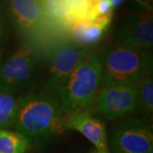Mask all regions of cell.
<instances>
[{
    "mask_svg": "<svg viewBox=\"0 0 153 153\" xmlns=\"http://www.w3.org/2000/svg\"><path fill=\"white\" fill-rule=\"evenodd\" d=\"M101 87L98 55L90 52L60 86L51 94L59 101L64 114L88 111Z\"/></svg>",
    "mask_w": 153,
    "mask_h": 153,
    "instance_id": "3957f363",
    "label": "cell"
},
{
    "mask_svg": "<svg viewBox=\"0 0 153 153\" xmlns=\"http://www.w3.org/2000/svg\"><path fill=\"white\" fill-rule=\"evenodd\" d=\"M111 145L115 153H153L152 128L138 118H127L113 128Z\"/></svg>",
    "mask_w": 153,
    "mask_h": 153,
    "instance_id": "8992f818",
    "label": "cell"
},
{
    "mask_svg": "<svg viewBox=\"0 0 153 153\" xmlns=\"http://www.w3.org/2000/svg\"><path fill=\"white\" fill-rule=\"evenodd\" d=\"M4 3L9 22L25 42H34L48 27L38 0H4Z\"/></svg>",
    "mask_w": 153,
    "mask_h": 153,
    "instance_id": "5b68a950",
    "label": "cell"
},
{
    "mask_svg": "<svg viewBox=\"0 0 153 153\" xmlns=\"http://www.w3.org/2000/svg\"><path fill=\"white\" fill-rule=\"evenodd\" d=\"M142 3H144V4H149L150 3V1H152V0H140Z\"/></svg>",
    "mask_w": 153,
    "mask_h": 153,
    "instance_id": "ffe728a7",
    "label": "cell"
},
{
    "mask_svg": "<svg viewBox=\"0 0 153 153\" xmlns=\"http://www.w3.org/2000/svg\"><path fill=\"white\" fill-rule=\"evenodd\" d=\"M90 52L88 47L77 45L71 40L58 46L49 57V76L44 90L51 93L60 86Z\"/></svg>",
    "mask_w": 153,
    "mask_h": 153,
    "instance_id": "52a82bcc",
    "label": "cell"
},
{
    "mask_svg": "<svg viewBox=\"0 0 153 153\" xmlns=\"http://www.w3.org/2000/svg\"><path fill=\"white\" fill-rule=\"evenodd\" d=\"M112 15L96 17L94 20H79L69 28V37L74 44L88 47L100 41L109 28Z\"/></svg>",
    "mask_w": 153,
    "mask_h": 153,
    "instance_id": "8fae6325",
    "label": "cell"
},
{
    "mask_svg": "<svg viewBox=\"0 0 153 153\" xmlns=\"http://www.w3.org/2000/svg\"><path fill=\"white\" fill-rule=\"evenodd\" d=\"M88 153H100V152H99L97 149H95V148H94V149H93L90 152H88Z\"/></svg>",
    "mask_w": 153,
    "mask_h": 153,
    "instance_id": "d6986e66",
    "label": "cell"
},
{
    "mask_svg": "<svg viewBox=\"0 0 153 153\" xmlns=\"http://www.w3.org/2000/svg\"><path fill=\"white\" fill-rule=\"evenodd\" d=\"M31 143L18 131L0 129V153H27Z\"/></svg>",
    "mask_w": 153,
    "mask_h": 153,
    "instance_id": "4fadbf2b",
    "label": "cell"
},
{
    "mask_svg": "<svg viewBox=\"0 0 153 153\" xmlns=\"http://www.w3.org/2000/svg\"><path fill=\"white\" fill-rule=\"evenodd\" d=\"M40 55L30 43L24 42L0 66V92L15 95L33 81Z\"/></svg>",
    "mask_w": 153,
    "mask_h": 153,
    "instance_id": "277c9868",
    "label": "cell"
},
{
    "mask_svg": "<svg viewBox=\"0 0 153 153\" xmlns=\"http://www.w3.org/2000/svg\"><path fill=\"white\" fill-rule=\"evenodd\" d=\"M117 37L120 42L148 50L153 44V20L152 11L132 14L122 22Z\"/></svg>",
    "mask_w": 153,
    "mask_h": 153,
    "instance_id": "9c48e42d",
    "label": "cell"
},
{
    "mask_svg": "<svg viewBox=\"0 0 153 153\" xmlns=\"http://www.w3.org/2000/svg\"><path fill=\"white\" fill-rule=\"evenodd\" d=\"M98 59L103 87L136 86L152 73V60L147 50L122 42L105 46Z\"/></svg>",
    "mask_w": 153,
    "mask_h": 153,
    "instance_id": "7a4b0ae2",
    "label": "cell"
},
{
    "mask_svg": "<svg viewBox=\"0 0 153 153\" xmlns=\"http://www.w3.org/2000/svg\"><path fill=\"white\" fill-rule=\"evenodd\" d=\"M0 56H1V52H0Z\"/></svg>",
    "mask_w": 153,
    "mask_h": 153,
    "instance_id": "44dd1931",
    "label": "cell"
},
{
    "mask_svg": "<svg viewBox=\"0 0 153 153\" xmlns=\"http://www.w3.org/2000/svg\"><path fill=\"white\" fill-rule=\"evenodd\" d=\"M96 110L106 120H114L136 110V86L103 87L96 96Z\"/></svg>",
    "mask_w": 153,
    "mask_h": 153,
    "instance_id": "ba28073f",
    "label": "cell"
},
{
    "mask_svg": "<svg viewBox=\"0 0 153 153\" xmlns=\"http://www.w3.org/2000/svg\"><path fill=\"white\" fill-rule=\"evenodd\" d=\"M7 37V23L6 18L3 10L0 8V46H2L5 42Z\"/></svg>",
    "mask_w": 153,
    "mask_h": 153,
    "instance_id": "e0dca14e",
    "label": "cell"
},
{
    "mask_svg": "<svg viewBox=\"0 0 153 153\" xmlns=\"http://www.w3.org/2000/svg\"><path fill=\"white\" fill-rule=\"evenodd\" d=\"M64 116L55 96L43 90L17 99L13 126L27 138L32 146H40L64 130Z\"/></svg>",
    "mask_w": 153,
    "mask_h": 153,
    "instance_id": "6da1fadb",
    "label": "cell"
},
{
    "mask_svg": "<svg viewBox=\"0 0 153 153\" xmlns=\"http://www.w3.org/2000/svg\"><path fill=\"white\" fill-rule=\"evenodd\" d=\"M110 153H111V152H110Z\"/></svg>",
    "mask_w": 153,
    "mask_h": 153,
    "instance_id": "7402d4cb",
    "label": "cell"
},
{
    "mask_svg": "<svg viewBox=\"0 0 153 153\" xmlns=\"http://www.w3.org/2000/svg\"><path fill=\"white\" fill-rule=\"evenodd\" d=\"M94 12H95V18L98 16L112 15L113 7L110 3L109 0H98L95 4Z\"/></svg>",
    "mask_w": 153,
    "mask_h": 153,
    "instance_id": "2e32d148",
    "label": "cell"
},
{
    "mask_svg": "<svg viewBox=\"0 0 153 153\" xmlns=\"http://www.w3.org/2000/svg\"><path fill=\"white\" fill-rule=\"evenodd\" d=\"M63 126L64 129L79 132L100 153H110L105 127L88 111H79L65 114Z\"/></svg>",
    "mask_w": 153,
    "mask_h": 153,
    "instance_id": "30bf717a",
    "label": "cell"
},
{
    "mask_svg": "<svg viewBox=\"0 0 153 153\" xmlns=\"http://www.w3.org/2000/svg\"><path fill=\"white\" fill-rule=\"evenodd\" d=\"M16 109L17 99L14 95L0 92V129L13 126Z\"/></svg>",
    "mask_w": 153,
    "mask_h": 153,
    "instance_id": "9a60e30c",
    "label": "cell"
},
{
    "mask_svg": "<svg viewBox=\"0 0 153 153\" xmlns=\"http://www.w3.org/2000/svg\"><path fill=\"white\" fill-rule=\"evenodd\" d=\"M47 22L69 30L73 19V0H38Z\"/></svg>",
    "mask_w": 153,
    "mask_h": 153,
    "instance_id": "7c38bea8",
    "label": "cell"
},
{
    "mask_svg": "<svg viewBox=\"0 0 153 153\" xmlns=\"http://www.w3.org/2000/svg\"><path fill=\"white\" fill-rule=\"evenodd\" d=\"M109 1L113 7V9L119 7L122 4V3L123 2V0H109Z\"/></svg>",
    "mask_w": 153,
    "mask_h": 153,
    "instance_id": "ac0fdd59",
    "label": "cell"
},
{
    "mask_svg": "<svg viewBox=\"0 0 153 153\" xmlns=\"http://www.w3.org/2000/svg\"><path fill=\"white\" fill-rule=\"evenodd\" d=\"M136 109L146 116L153 112V80L152 74L145 76L136 85Z\"/></svg>",
    "mask_w": 153,
    "mask_h": 153,
    "instance_id": "5bb4252c",
    "label": "cell"
}]
</instances>
